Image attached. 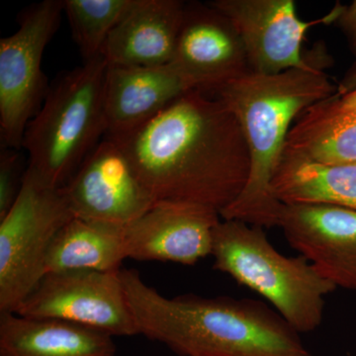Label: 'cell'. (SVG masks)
<instances>
[{
	"label": "cell",
	"mask_w": 356,
	"mask_h": 356,
	"mask_svg": "<svg viewBox=\"0 0 356 356\" xmlns=\"http://www.w3.org/2000/svg\"><path fill=\"white\" fill-rule=\"evenodd\" d=\"M120 144L158 201L208 206L221 213L250 175L247 143L236 117L216 96L193 90L151 120L120 136Z\"/></svg>",
	"instance_id": "cell-1"
},
{
	"label": "cell",
	"mask_w": 356,
	"mask_h": 356,
	"mask_svg": "<svg viewBox=\"0 0 356 356\" xmlns=\"http://www.w3.org/2000/svg\"><path fill=\"white\" fill-rule=\"evenodd\" d=\"M140 334L179 356H313L298 332L259 300L163 296L134 269H120Z\"/></svg>",
	"instance_id": "cell-2"
},
{
	"label": "cell",
	"mask_w": 356,
	"mask_h": 356,
	"mask_svg": "<svg viewBox=\"0 0 356 356\" xmlns=\"http://www.w3.org/2000/svg\"><path fill=\"white\" fill-rule=\"evenodd\" d=\"M308 53L305 67L273 76L248 72L213 95L236 117L250 163L245 189L222 211V220H238L264 229L278 227L283 204L274 197L271 181L288 134L304 110L337 92V86L325 72L332 64L325 44H316Z\"/></svg>",
	"instance_id": "cell-3"
},
{
	"label": "cell",
	"mask_w": 356,
	"mask_h": 356,
	"mask_svg": "<svg viewBox=\"0 0 356 356\" xmlns=\"http://www.w3.org/2000/svg\"><path fill=\"white\" fill-rule=\"evenodd\" d=\"M107 70L99 56L65 72L28 124L22 144L28 168L47 184L65 187L106 135Z\"/></svg>",
	"instance_id": "cell-4"
},
{
	"label": "cell",
	"mask_w": 356,
	"mask_h": 356,
	"mask_svg": "<svg viewBox=\"0 0 356 356\" xmlns=\"http://www.w3.org/2000/svg\"><path fill=\"white\" fill-rule=\"evenodd\" d=\"M211 255L215 270L270 302L298 334L316 331L322 325L325 296L337 287L303 255L280 254L261 227L221 220L213 234Z\"/></svg>",
	"instance_id": "cell-5"
},
{
	"label": "cell",
	"mask_w": 356,
	"mask_h": 356,
	"mask_svg": "<svg viewBox=\"0 0 356 356\" xmlns=\"http://www.w3.org/2000/svg\"><path fill=\"white\" fill-rule=\"evenodd\" d=\"M74 217L64 187L26 168L17 199L0 219V312L15 313L38 285L51 243Z\"/></svg>",
	"instance_id": "cell-6"
},
{
	"label": "cell",
	"mask_w": 356,
	"mask_h": 356,
	"mask_svg": "<svg viewBox=\"0 0 356 356\" xmlns=\"http://www.w3.org/2000/svg\"><path fill=\"white\" fill-rule=\"evenodd\" d=\"M63 1L26 8L17 31L0 40V134L4 147H22L26 128L46 97L42 58L60 26Z\"/></svg>",
	"instance_id": "cell-7"
},
{
	"label": "cell",
	"mask_w": 356,
	"mask_h": 356,
	"mask_svg": "<svg viewBox=\"0 0 356 356\" xmlns=\"http://www.w3.org/2000/svg\"><path fill=\"white\" fill-rule=\"evenodd\" d=\"M15 313L65 321L112 337L140 334L119 271L46 273Z\"/></svg>",
	"instance_id": "cell-8"
},
{
	"label": "cell",
	"mask_w": 356,
	"mask_h": 356,
	"mask_svg": "<svg viewBox=\"0 0 356 356\" xmlns=\"http://www.w3.org/2000/svg\"><path fill=\"white\" fill-rule=\"evenodd\" d=\"M64 189L74 217L123 228L158 202L123 147L108 136L84 159Z\"/></svg>",
	"instance_id": "cell-9"
},
{
	"label": "cell",
	"mask_w": 356,
	"mask_h": 356,
	"mask_svg": "<svg viewBox=\"0 0 356 356\" xmlns=\"http://www.w3.org/2000/svg\"><path fill=\"white\" fill-rule=\"evenodd\" d=\"M208 3L231 20L242 39L250 72L266 76L305 67L302 44L313 26L334 24L332 8L320 19L299 18L293 0H214Z\"/></svg>",
	"instance_id": "cell-10"
},
{
	"label": "cell",
	"mask_w": 356,
	"mask_h": 356,
	"mask_svg": "<svg viewBox=\"0 0 356 356\" xmlns=\"http://www.w3.org/2000/svg\"><path fill=\"white\" fill-rule=\"evenodd\" d=\"M278 227L288 243L334 286L356 291V210L283 204Z\"/></svg>",
	"instance_id": "cell-11"
},
{
	"label": "cell",
	"mask_w": 356,
	"mask_h": 356,
	"mask_svg": "<svg viewBox=\"0 0 356 356\" xmlns=\"http://www.w3.org/2000/svg\"><path fill=\"white\" fill-rule=\"evenodd\" d=\"M221 219L208 206L158 201L126 228L128 259L193 266L212 254L213 234Z\"/></svg>",
	"instance_id": "cell-12"
},
{
	"label": "cell",
	"mask_w": 356,
	"mask_h": 356,
	"mask_svg": "<svg viewBox=\"0 0 356 356\" xmlns=\"http://www.w3.org/2000/svg\"><path fill=\"white\" fill-rule=\"evenodd\" d=\"M172 65L213 95L250 72L242 39L231 20L209 3H185Z\"/></svg>",
	"instance_id": "cell-13"
},
{
	"label": "cell",
	"mask_w": 356,
	"mask_h": 356,
	"mask_svg": "<svg viewBox=\"0 0 356 356\" xmlns=\"http://www.w3.org/2000/svg\"><path fill=\"white\" fill-rule=\"evenodd\" d=\"M193 90H199L197 83L172 63L159 67L108 65L105 136H120L140 127Z\"/></svg>",
	"instance_id": "cell-14"
},
{
	"label": "cell",
	"mask_w": 356,
	"mask_h": 356,
	"mask_svg": "<svg viewBox=\"0 0 356 356\" xmlns=\"http://www.w3.org/2000/svg\"><path fill=\"white\" fill-rule=\"evenodd\" d=\"M184 7L180 0H133L103 47L107 64L138 67L170 64Z\"/></svg>",
	"instance_id": "cell-15"
},
{
	"label": "cell",
	"mask_w": 356,
	"mask_h": 356,
	"mask_svg": "<svg viewBox=\"0 0 356 356\" xmlns=\"http://www.w3.org/2000/svg\"><path fill=\"white\" fill-rule=\"evenodd\" d=\"M282 154L318 163L356 161V88L334 93L304 110Z\"/></svg>",
	"instance_id": "cell-16"
},
{
	"label": "cell",
	"mask_w": 356,
	"mask_h": 356,
	"mask_svg": "<svg viewBox=\"0 0 356 356\" xmlns=\"http://www.w3.org/2000/svg\"><path fill=\"white\" fill-rule=\"evenodd\" d=\"M113 339L65 321L0 312V356H116Z\"/></svg>",
	"instance_id": "cell-17"
},
{
	"label": "cell",
	"mask_w": 356,
	"mask_h": 356,
	"mask_svg": "<svg viewBox=\"0 0 356 356\" xmlns=\"http://www.w3.org/2000/svg\"><path fill=\"white\" fill-rule=\"evenodd\" d=\"M271 189L286 205L331 204L356 210V161L318 163L282 154Z\"/></svg>",
	"instance_id": "cell-18"
},
{
	"label": "cell",
	"mask_w": 356,
	"mask_h": 356,
	"mask_svg": "<svg viewBox=\"0 0 356 356\" xmlns=\"http://www.w3.org/2000/svg\"><path fill=\"white\" fill-rule=\"evenodd\" d=\"M126 228L74 217L58 232L47 257L46 271L117 273L128 259Z\"/></svg>",
	"instance_id": "cell-19"
},
{
	"label": "cell",
	"mask_w": 356,
	"mask_h": 356,
	"mask_svg": "<svg viewBox=\"0 0 356 356\" xmlns=\"http://www.w3.org/2000/svg\"><path fill=\"white\" fill-rule=\"evenodd\" d=\"M133 0H63L72 38L84 62L102 56V49Z\"/></svg>",
	"instance_id": "cell-20"
},
{
	"label": "cell",
	"mask_w": 356,
	"mask_h": 356,
	"mask_svg": "<svg viewBox=\"0 0 356 356\" xmlns=\"http://www.w3.org/2000/svg\"><path fill=\"white\" fill-rule=\"evenodd\" d=\"M18 149L2 147L0 154V219L6 216L18 197L24 172Z\"/></svg>",
	"instance_id": "cell-21"
},
{
	"label": "cell",
	"mask_w": 356,
	"mask_h": 356,
	"mask_svg": "<svg viewBox=\"0 0 356 356\" xmlns=\"http://www.w3.org/2000/svg\"><path fill=\"white\" fill-rule=\"evenodd\" d=\"M334 7L337 13L334 24L343 33L351 54L356 57V0L350 6L337 2Z\"/></svg>",
	"instance_id": "cell-22"
},
{
	"label": "cell",
	"mask_w": 356,
	"mask_h": 356,
	"mask_svg": "<svg viewBox=\"0 0 356 356\" xmlns=\"http://www.w3.org/2000/svg\"><path fill=\"white\" fill-rule=\"evenodd\" d=\"M356 88V64L346 74L337 86V93L343 95Z\"/></svg>",
	"instance_id": "cell-23"
}]
</instances>
